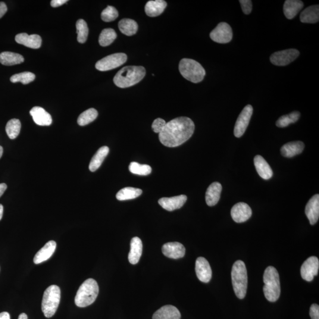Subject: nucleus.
<instances>
[{
	"label": "nucleus",
	"mask_w": 319,
	"mask_h": 319,
	"mask_svg": "<svg viewBox=\"0 0 319 319\" xmlns=\"http://www.w3.org/2000/svg\"><path fill=\"white\" fill-rule=\"evenodd\" d=\"M195 131V124L191 119L178 117L165 124L159 133V140L168 148H176L183 145L191 137Z\"/></svg>",
	"instance_id": "nucleus-1"
},
{
	"label": "nucleus",
	"mask_w": 319,
	"mask_h": 319,
	"mask_svg": "<svg viewBox=\"0 0 319 319\" xmlns=\"http://www.w3.org/2000/svg\"><path fill=\"white\" fill-rule=\"evenodd\" d=\"M146 71L143 67L128 66L119 71L114 78L115 85L126 88L136 85L146 76Z\"/></svg>",
	"instance_id": "nucleus-2"
},
{
	"label": "nucleus",
	"mask_w": 319,
	"mask_h": 319,
	"mask_svg": "<svg viewBox=\"0 0 319 319\" xmlns=\"http://www.w3.org/2000/svg\"><path fill=\"white\" fill-rule=\"evenodd\" d=\"M264 294L265 298L270 302L279 299L281 293L280 276L276 268L272 266L266 268L263 277Z\"/></svg>",
	"instance_id": "nucleus-3"
},
{
	"label": "nucleus",
	"mask_w": 319,
	"mask_h": 319,
	"mask_svg": "<svg viewBox=\"0 0 319 319\" xmlns=\"http://www.w3.org/2000/svg\"><path fill=\"white\" fill-rule=\"evenodd\" d=\"M98 293V283L92 278H89L78 289L75 298V305L79 308H86L94 303Z\"/></svg>",
	"instance_id": "nucleus-4"
},
{
	"label": "nucleus",
	"mask_w": 319,
	"mask_h": 319,
	"mask_svg": "<svg viewBox=\"0 0 319 319\" xmlns=\"http://www.w3.org/2000/svg\"><path fill=\"white\" fill-rule=\"evenodd\" d=\"M231 277L235 294L238 298L243 299L246 296L248 285V276L244 262L240 260L235 262L231 271Z\"/></svg>",
	"instance_id": "nucleus-5"
},
{
	"label": "nucleus",
	"mask_w": 319,
	"mask_h": 319,
	"mask_svg": "<svg viewBox=\"0 0 319 319\" xmlns=\"http://www.w3.org/2000/svg\"><path fill=\"white\" fill-rule=\"evenodd\" d=\"M179 71L186 80L199 83L204 79L206 72L199 62L191 59H183L180 62Z\"/></svg>",
	"instance_id": "nucleus-6"
},
{
	"label": "nucleus",
	"mask_w": 319,
	"mask_h": 319,
	"mask_svg": "<svg viewBox=\"0 0 319 319\" xmlns=\"http://www.w3.org/2000/svg\"><path fill=\"white\" fill-rule=\"evenodd\" d=\"M61 289L58 286H49L44 293L42 310L47 318H51L57 311L61 300Z\"/></svg>",
	"instance_id": "nucleus-7"
},
{
	"label": "nucleus",
	"mask_w": 319,
	"mask_h": 319,
	"mask_svg": "<svg viewBox=\"0 0 319 319\" xmlns=\"http://www.w3.org/2000/svg\"><path fill=\"white\" fill-rule=\"evenodd\" d=\"M127 61V56L123 53H114L96 62L95 68L99 71H108L121 67Z\"/></svg>",
	"instance_id": "nucleus-8"
},
{
	"label": "nucleus",
	"mask_w": 319,
	"mask_h": 319,
	"mask_svg": "<svg viewBox=\"0 0 319 319\" xmlns=\"http://www.w3.org/2000/svg\"><path fill=\"white\" fill-rule=\"evenodd\" d=\"M300 52L298 50L290 49L275 52L271 56L270 61L274 65L283 67L292 63L299 57Z\"/></svg>",
	"instance_id": "nucleus-9"
},
{
	"label": "nucleus",
	"mask_w": 319,
	"mask_h": 319,
	"mask_svg": "<svg viewBox=\"0 0 319 319\" xmlns=\"http://www.w3.org/2000/svg\"><path fill=\"white\" fill-rule=\"evenodd\" d=\"M233 30L229 24L222 22L210 33L211 39L218 43L225 44L232 40Z\"/></svg>",
	"instance_id": "nucleus-10"
},
{
	"label": "nucleus",
	"mask_w": 319,
	"mask_h": 319,
	"mask_svg": "<svg viewBox=\"0 0 319 319\" xmlns=\"http://www.w3.org/2000/svg\"><path fill=\"white\" fill-rule=\"evenodd\" d=\"M253 113V108L251 105L245 106L238 118L234 128V135L237 138L242 137L248 127Z\"/></svg>",
	"instance_id": "nucleus-11"
},
{
	"label": "nucleus",
	"mask_w": 319,
	"mask_h": 319,
	"mask_svg": "<svg viewBox=\"0 0 319 319\" xmlns=\"http://www.w3.org/2000/svg\"><path fill=\"white\" fill-rule=\"evenodd\" d=\"M319 261L317 256H313L306 259L301 267V276L303 280L309 281L314 280L318 274Z\"/></svg>",
	"instance_id": "nucleus-12"
},
{
	"label": "nucleus",
	"mask_w": 319,
	"mask_h": 319,
	"mask_svg": "<svg viewBox=\"0 0 319 319\" xmlns=\"http://www.w3.org/2000/svg\"><path fill=\"white\" fill-rule=\"evenodd\" d=\"M231 214L236 223H243L251 217L252 210L246 203L239 202L235 205L231 209Z\"/></svg>",
	"instance_id": "nucleus-13"
},
{
	"label": "nucleus",
	"mask_w": 319,
	"mask_h": 319,
	"mask_svg": "<svg viewBox=\"0 0 319 319\" xmlns=\"http://www.w3.org/2000/svg\"><path fill=\"white\" fill-rule=\"evenodd\" d=\"M195 271L198 279L203 283H208L212 278V269L207 259L199 257L196 261Z\"/></svg>",
	"instance_id": "nucleus-14"
},
{
	"label": "nucleus",
	"mask_w": 319,
	"mask_h": 319,
	"mask_svg": "<svg viewBox=\"0 0 319 319\" xmlns=\"http://www.w3.org/2000/svg\"><path fill=\"white\" fill-rule=\"evenodd\" d=\"M186 249L181 243L177 242L165 243L162 247V252L167 257L172 259L183 258Z\"/></svg>",
	"instance_id": "nucleus-15"
},
{
	"label": "nucleus",
	"mask_w": 319,
	"mask_h": 319,
	"mask_svg": "<svg viewBox=\"0 0 319 319\" xmlns=\"http://www.w3.org/2000/svg\"><path fill=\"white\" fill-rule=\"evenodd\" d=\"M186 195H179L171 198H162L159 200V204L167 211H173L182 207L187 201Z\"/></svg>",
	"instance_id": "nucleus-16"
},
{
	"label": "nucleus",
	"mask_w": 319,
	"mask_h": 319,
	"mask_svg": "<svg viewBox=\"0 0 319 319\" xmlns=\"http://www.w3.org/2000/svg\"><path fill=\"white\" fill-rule=\"evenodd\" d=\"M15 42L20 45L34 49H39L42 45V38L37 34L29 35L26 33L18 34L15 37Z\"/></svg>",
	"instance_id": "nucleus-17"
},
{
	"label": "nucleus",
	"mask_w": 319,
	"mask_h": 319,
	"mask_svg": "<svg viewBox=\"0 0 319 319\" xmlns=\"http://www.w3.org/2000/svg\"><path fill=\"white\" fill-rule=\"evenodd\" d=\"M305 213L309 219L310 224L314 225L317 223L319 218V195L318 194L312 197L306 205Z\"/></svg>",
	"instance_id": "nucleus-18"
},
{
	"label": "nucleus",
	"mask_w": 319,
	"mask_h": 319,
	"mask_svg": "<svg viewBox=\"0 0 319 319\" xmlns=\"http://www.w3.org/2000/svg\"><path fill=\"white\" fill-rule=\"evenodd\" d=\"M34 123L40 126H49L52 123L51 115L40 106H34L30 111Z\"/></svg>",
	"instance_id": "nucleus-19"
},
{
	"label": "nucleus",
	"mask_w": 319,
	"mask_h": 319,
	"mask_svg": "<svg viewBox=\"0 0 319 319\" xmlns=\"http://www.w3.org/2000/svg\"><path fill=\"white\" fill-rule=\"evenodd\" d=\"M56 248V242L54 240H50L36 253L33 261L36 264H39L45 262L51 257Z\"/></svg>",
	"instance_id": "nucleus-20"
},
{
	"label": "nucleus",
	"mask_w": 319,
	"mask_h": 319,
	"mask_svg": "<svg viewBox=\"0 0 319 319\" xmlns=\"http://www.w3.org/2000/svg\"><path fill=\"white\" fill-rule=\"evenodd\" d=\"M223 187L219 182L212 183L209 186L206 192V202L209 206H214L217 204L221 198Z\"/></svg>",
	"instance_id": "nucleus-21"
},
{
	"label": "nucleus",
	"mask_w": 319,
	"mask_h": 319,
	"mask_svg": "<svg viewBox=\"0 0 319 319\" xmlns=\"http://www.w3.org/2000/svg\"><path fill=\"white\" fill-rule=\"evenodd\" d=\"M180 313L176 307L171 305L162 306L153 316V319H180Z\"/></svg>",
	"instance_id": "nucleus-22"
},
{
	"label": "nucleus",
	"mask_w": 319,
	"mask_h": 319,
	"mask_svg": "<svg viewBox=\"0 0 319 319\" xmlns=\"http://www.w3.org/2000/svg\"><path fill=\"white\" fill-rule=\"evenodd\" d=\"M254 165L256 171L262 179L268 180L273 176V170H272L270 165L262 156L259 155L255 156Z\"/></svg>",
	"instance_id": "nucleus-23"
},
{
	"label": "nucleus",
	"mask_w": 319,
	"mask_h": 319,
	"mask_svg": "<svg viewBox=\"0 0 319 319\" xmlns=\"http://www.w3.org/2000/svg\"><path fill=\"white\" fill-rule=\"evenodd\" d=\"M131 249L128 254V260L131 264L138 263L142 255L143 243L139 237H134L131 240Z\"/></svg>",
	"instance_id": "nucleus-24"
},
{
	"label": "nucleus",
	"mask_w": 319,
	"mask_h": 319,
	"mask_svg": "<svg viewBox=\"0 0 319 319\" xmlns=\"http://www.w3.org/2000/svg\"><path fill=\"white\" fill-rule=\"evenodd\" d=\"M305 149V144L302 142L288 143L281 148V153L284 157L291 158L301 154Z\"/></svg>",
	"instance_id": "nucleus-25"
},
{
	"label": "nucleus",
	"mask_w": 319,
	"mask_h": 319,
	"mask_svg": "<svg viewBox=\"0 0 319 319\" xmlns=\"http://www.w3.org/2000/svg\"><path fill=\"white\" fill-rule=\"evenodd\" d=\"M303 6L304 4L300 0H287L283 6L284 15L288 19H293L302 10Z\"/></svg>",
	"instance_id": "nucleus-26"
},
{
	"label": "nucleus",
	"mask_w": 319,
	"mask_h": 319,
	"mask_svg": "<svg viewBox=\"0 0 319 319\" xmlns=\"http://www.w3.org/2000/svg\"><path fill=\"white\" fill-rule=\"evenodd\" d=\"M167 7V2L164 0H155L147 2L145 6V11L149 17L159 16Z\"/></svg>",
	"instance_id": "nucleus-27"
},
{
	"label": "nucleus",
	"mask_w": 319,
	"mask_h": 319,
	"mask_svg": "<svg viewBox=\"0 0 319 319\" xmlns=\"http://www.w3.org/2000/svg\"><path fill=\"white\" fill-rule=\"evenodd\" d=\"M300 21L303 23H316L319 20V5H311L306 8L300 14Z\"/></svg>",
	"instance_id": "nucleus-28"
},
{
	"label": "nucleus",
	"mask_w": 319,
	"mask_h": 319,
	"mask_svg": "<svg viewBox=\"0 0 319 319\" xmlns=\"http://www.w3.org/2000/svg\"><path fill=\"white\" fill-rule=\"evenodd\" d=\"M109 149L107 146L102 147L93 156L90 162L89 168L90 171H95L101 166L104 159L108 156Z\"/></svg>",
	"instance_id": "nucleus-29"
},
{
	"label": "nucleus",
	"mask_w": 319,
	"mask_h": 319,
	"mask_svg": "<svg viewBox=\"0 0 319 319\" xmlns=\"http://www.w3.org/2000/svg\"><path fill=\"white\" fill-rule=\"evenodd\" d=\"M24 61L23 56L18 53L4 52L0 53V63L5 66L20 64Z\"/></svg>",
	"instance_id": "nucleus-30"
},
{
	"label": "nucleus",
	"mask_w": 319,
	"mask_h": 319,
	"mask_svg": "<svg viewBox=\"0 0 319 319\" xmlns=\"http://www.w3.org/2000/svg\"><path fill=\"white\" fill-rule=\"evenodd\" d=\"M119 29L122 33L128 36H133L138 30L137 22L129 18H124L119 22Z\"/></svg>",
	"instance_id": "nucleus-31"
},
{
	"label": "nucleus",
	"mask_w": 319,
	"mask_h": 319,
	"mask_svg": "<svg viewBox=\"0 0 319 319\" xmlns=\"http://www.w3.org/2000/svg\"><path fill=\"white\" fill-rule=\"evenodd\" d=\"M143 193L142 190L134 187H127L122 189L116 195L118 201H123L138 198Z\"/></svg>",
	"instance_id": "nucleus-32"
},
{
	"label": "nucleus",
	"mask_w": 319,
	"mask_h": 319,
	"mask_svg": "<svg viewBox=\"0 0 319 319\" xmlns=\"http://www.w3.org/2000/svg\"><path fill=\"white\" fill-rule=\"evenodd\" d=\"M117 37V33L114 29L110 28L104 29L99 35V45L103 47L110 45L116 39Z\"/></svg>",
	"instance_id": "nucleus-33"
},
{
	"label": "nucleus",
	"mask_w": 319,
	"mask_h": 319,
	"mask_svg": "<svg viewBox=\"0 0 319 319\" xmlns=\"http://www.w3.org/2000/svg\"><path fill=\"white\" fill-rule=\"evenodd\" d=\"M98 111L94 108H89L82 112L78 118V124L85 126L92 123L98 117Z\"/></svg>",
	"instance_id": "nucleus-34"
},
{
	"label": "nucleus",
	"mask_w": 319,
	"mask_h": 319,
	"mask_svg": "<svg viewBox=\"0 0 319 319\" xmlns=\"http://www.w3.org/2000/svg\"><path fill=\"white\" fill-rule=\"evenodd\" d=\"M21 123L18 119H12L6 125L5 131L9 138L11 140L17 138L21 130Z\"/></svg>",
	"instance_id": "nucleus-35"
},
{
	"label": "nucleus",
	"mask_w": 319,
	"mask_h": 319,
	"mask_svg": "<svg viewBox=\"0 0 319 319\" xmlns=\"http://www.w3.org/2000/svg\"><path fill=\"white\" fill-rule=\"evenodd\" d=\"M300 117V113L298 111H294L289 114L283 115L277 121L276 126L280 128L286 127L291 124L295 123L299 120Z\"/></svg>",
	"instance_id": "nucleus-36"
},
{
	"label": "nucleus",
	"mask_w": 319,
	"mask_h": 319,
	"mask_svg": "<svg viewBox=\"0 0 319 319\" xmlns=\"http://www.w3.org/2000/svg\"><path fill=\"white\" fill-rule=\"evenodd\" d=\"M78 42L80 43H85L88 36V27L85 20H78L76 24Z\"/></svg>",
	"instance_id": "nucleus-37"
},
{
	"label": "nucleus",
	"mask_w": 319,
	"mask_h": 319,
	"mask_svg": "<svg viewBox=\"0 0 319 319\" xmlns=\"http://www.w3.org/2000/svg\"><path fill=\"white\" fill-rule=\"evenodd\" d=\"M129 170L131 173L147 176L152 173V167L149 165L141 164L137 162H131L129 165Z\"/></svg>",
	"instance_id": "nucleus-38"
},
{
	"label": "nucleus",
	"mask_w": 319,
	"mask_h": 319,
	"mask_svg": "<svg viewBox=\"0 0 319 319\" xmlns=\"http://www.w3.org/2000/svg\"><path fill=\"white\" fill-rule=\"evenodd\" d=\"M35 75L29 72H24L20 74L12 75L10 78L12 83L21 82L24 85L33 82L35 80Z\"/></svg>",
	"instance_id": "nucleus-39"
},
{
	"label": "nucleus",
	"mask_w": 319,
	"mask_h": 319,
	"mask_svg": "<svg viewBox=\"0 0 319 319\" xmlns=\"http://www.w3.org/2000/svg\"><path fill=\"white\" fill-rule=\"evenodd\" d=\"M118 16V12L116 8L112 6H108L101 13L102 20L105 22L114 21Z\"/></svg>",
	"instance_id": "nucleus-40"
},
{
	"label": "nucleus",
	"mask_w": 319,
	"mask_h": 319,
	"mask_svg": "<svg viewBox=\"0 0 319 319\" xmlns=\"http://www.w3.org/2000/svg\"><path fill=\"white\" fill-rule=\"evenodd\" d=\"M165 121L161 118H157L153 121L152 124V129L156 133H160L163 128H164Z\"/></svg>",
	"instance_id": "nucleus-41"
},
{
	"label": "nucleus",
	"mask_w": 319,
	"mask_h": 319,
	"mask_svg": "<svg viewBox=\"0 0 319 319\" xmlns=\"http://www.w3.org/2000/svg\"><path fill=\"white\" fill-rule=\"evenodd\" d=\"M239 2L244 14H249L251 13L252 8L251 1H250V0H240Z\"/></svg>",
	"instance_id": "nucleus-42"
},
{
	"label": "nucleus",
	"mask_w": 319,
	"mask_h": 319,
	"mask_svg": "<svg viewBox=\"0 0 319 319\" xmlns=\"http://www.w3.org/2000/svg\"><path fill=\"white\" fill-rule=\"evenodd\" d=\"M310 316L312 319H319V306L317 304L311 306L310 309Z\"/></svg>",
	"instance_id": "nucleus-43"
},
{
	"label": "nucleus",
	"mask_w": 319,
	"mask_h": 319,
	"mask_svg": "<svg viewBox=\"0 0 319 319\" xmlns=\"http://www.w3.org/2000/svg\"><path fill=\"white\" fill-rule=\"evenodd\" d=\"M68 1V0H52L51 2V5L52 7H60V6L62 5H64Z\"/></svg>",
	"instance_id": "nucleus-44"
},
{
	"label": "nucleus",
	"mask_w": 319,
	"mask_h": 319,
	"mask_svg": "<svg viewBox=\"0 0 319 319\" xmlns=\"http://www.w3.org/2000/svg\"><path fill=\"white\" fill-rule=\"evenodd\" d=\"M7 11V5H6L4 2H0V18L4 16Z\"/></svg>",
	"instance_id": "nucleus-45"
},
{
	"label": "nucleus",
	"mask_w": 319,
	"mask_h": 319,
	"mask_svg": "<svg viewBox=\"0 0 319 319\" xmlns=\"http://www.w3.org/2000/svg\"><path fill=\"white\" fill-rule=\"evenodd\" d=\"M7 184L5 183L0 184V197H1L3 195V194H4L5 190L7 189Z\"/></svg>",
	"instance_id": "nucleus-46"
},
{
	"label": "nucleus",
	"mask_w": 319,
	"mask_h": 319,
	"mask_svg": "<svg viewBox=\"0 0 319 319\" xmlns=\"http://www.w3.org/2000/svg\"><path fill=\"white\" fill-rule=\"evenodd\" d=\"M0 319H10V316L8 313L4 312L0 314Z\"/></svg>",
	"instance_id": "nucleus-47"
},
{
	"label": "nucleus",
	"mask_w": 319,
	"mask_h": 319,
	"mask_svg": "<svg viewBox=\"0 0 319 319\" xmlns=\"http://www.w3.org/2000/svg\"><path fill=\"white\" fill-rule=\"evenodd\" d=\"M3 211H4V208H3V206L1 204H0V221H1L2 218Z\"/></svg>",
	"instance_id": "nucleus-48"
},
{
	"label": "nucleus",
	"mask_w": 319,
	"mask_h": 319,
	"mask_svg": "<svg viewBox=\"0 0 319 319\" xmlns=\"http://www.w3.org/2000/svg\"><path fill=\"white\" fill-rule=\"evenodd\" d=\"M18 319H27V316L26 314H21L19 315V317H18Z\"/></svg>",
	"instance_id": "nucleus-49"
},
{
	"label": "nucleus",
	"mask_w": 319,
	"mask_h": 319,
	"mask_svg": "<svg viewBox=\"0 0 319 319\" xmlns=\"http://www.w3.org/2000/svg\"><path fill=\"white\" fill-rule=\"evenodd\" d=\"M3 154V148L0 146V159L2 157Z\"/></svg>",
	"instance_id": "nucleus-50"
}]
</instances>
